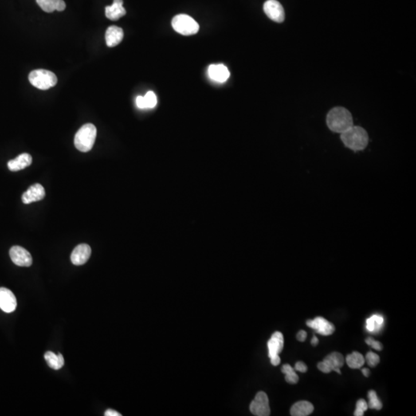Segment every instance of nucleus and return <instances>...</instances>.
Listing matches in <instances>:
<instances>
[{"instance_id": "obj_31", "label": "nucleus", "mask_w": 416, "mask_h": 416, "mask_svg": "<svg viewBox=\"0 0 416 416\" xmlns=\"http://www.w3.org/2000/svg\"><path fill=\"white\" fill-rule=\"evenodd\" d=\"M136 103L137 106H138L139 109H147V107H146V103H145L144 96H138V97H137Z\"/></svg>"}, {"instance_id": "obj_9", "label": "nucleus", "mask_w": 416, "mask_h": 416, "mask_svg": "<svg viewBox=\"0 0 416 416\" xmlns=\"http://www.w3.org/2000/svg\"><path fill=\"white\" fill-rule=\"evenodd\" d=\"M12 261L20 267H29L33 264V257L27 250L20 246L12 247L9 251Z\"/></svg>"}, {"instance_id": "obj_18", "label": "nucleus", "mask_w": 416, "mask_h": 416, "mask_svg": "<svg viewBox=\"0 0 416 416\" xmlns=\"http://www.w3.org/2000/svg\"><path fill=\"white\" fill-rule=\"evenodd\" d=\"M123 0H114L111 6H107L105 9L106 17L109 20H118L126 15L127 12L123 6Z\"/></svg>"}, {"instance_id": "obj_1", "label": "nucleus", "mask_w": 416, "mask_h": 416, "mask_svg": "<svg viewBox=\"0 0 416 416\" xmlns=\"http://www.w3.org/2000/svg\"><path fill=\"white\" fill-rule=\"evenodd\" d=\"M326 123L330 131L340 134L354 125L351 113L342 107L331 109L327 114Z\"/></svg>"}, {"instance_id": "obj_33", "label": "nucleus", "mask_w": 416, "mask_h": 416, "mask_svg": "<svg viewBox=\"0 0 416 416\" xmlns=\"http://www.w3.org/2000/svg\"><path fill=\"white\" fill-rule=\"evenodd\" d=\"M306 338H307V332L305 331H299L297 335V339L299 342H304L305 341Z\"/></svg>"}, {"instance_id": "obj_30", "label": "nucleus", "mask_w": 416, "mask_h": 416, "mask_svg": "<svg viewBox=\"0 0 416 416\" xmlns=\"http://www.w3.org/2000/svg\"><path fill=\"white\" fill-rule=\"evenodd\" d=\"M295 370L300 371V372H306L308 370V367L306 366L305 364L302 362H298L295 364Z\"/></svg>"}, {"instance_id": "obj_22", "label": "nucleus", "mask_w": 416, "mask_h": 416, "mask_svg": "<svg viewBox=\"0 0 416 416\" xmlns=\"http://www.w3.org/2000/svg\"><path fill=\"white\" fill-rule=\"evenodd\" d=\"M365 362L366 360L363 355L358 351H354L346 357V362L348 367L351 369H361L364 366Z\"/></svg>"}, {"instance_id": "obj_20", "label": "nucleus", "mask_w": 416, "mask_h": 416, "mask_svg": "<svg viewBox=\"0 0 416 416\" xmlns=\"http://www.w3.org/2000/svg\"><path fill=\"white\" fill-rule=\"evenodd\" d=\"M48 366L54 370H59L64 366V358L62 354H55L53 351H46L44 355Z\"/></svg>"}, {"instance_id": "obj_24", "label": "nucleus", "mask_w": 416, "mask_h": 416, "mask_svg": "<svg viewBox=\"0 0 416 416\" xmlns=\"http://www.w3.org/2000/svg\"><path fill=\"white\" fill-rule=\"evenodd\" d=\"M369 403L368 406L370 409H376V410H381L382 409V403L377 396L375 392L373 390L369 392Z\"/></svg>"}, {"instance_id": "obj_15", "label": "nucleus", "mask_w": 416, "mask_h": 416, "mask_svg": "<svg viewBox=\"0 0 416 416\" xmlns=\"http://www.w3.org/2000/svg\"><path fill=\"white\" fill-rule=\"evenodd\" d=\"M208 75L214 81L225 83L230 77V72L223 64H211L208 68Z\"/></svg>"}, {"instance_id": "obj_21", "label": "nucleus", "mask_w": 416, "mask_h": 416, "mask_svg": "<svg viewBox=\"0 0 416 416\" xmlns=\"http://www.w3.org/2000/svg\"><path fill=\"white\" fill-rule=\"evenodd\" d=\"M384 319L382 315H374L366 321V328L369 332L374 334L381 331Z\"/></svg>"}, {"instance_id": "obj_35", "label": "nucleus", "mask_w": 416, "mask_h": 416, "mask_svg": "<svg viewBox=\"0 0 416 416\" xmlns=\"http://www.w3.org/2000/svg\"><path fill=\"white\" fill-rule=\"evenodd\" d=\"M311 343L312 346H316L317 345L319 344V339L316 336H314L313 339H311Z\"/></svg>"}, {"instance_id": "obj_25", "label": "nucleus", "mask_w": 416, "mask_h": 416, "mask_svg": "<svg viewBox=\"0 0 416 416\" xmlns=\"http://www.w3.org/2000/svg\"><path fill=\"white\" fill-rule=\"evenodd\" d=\"M36 2L46 13H53L56 10V0H36Z\"/></svg>"}, {"instance_id": "obj_36", "label": "nucleus", "mask_w": 416, "mask_h": 416, "mask_svg": "<svg viewBox=\"0 0 416 416\" xmlns=\"http://www.w3.org/2000/svg\"><path fill=\"white\" fill-rule=\"evenodd\" d=\"M362 373H363L364 375L366 377H369V374H370V371H369L368 369H363L362 370Z\"/></svg>"}, {"instance_id": "obj_32", "label": "nucleus", "mask_w": 416, "mask_h": 416, "mask_svg": "<svg viewBox=\"0 0 416 416\" xmlns=\"http://www.w3.org/2000/svg\"><path fill=\"white\" fill-rule=\"evenodd\" d=\"M66 9V3L64 0H56V10L59 12L64 11Z\"/></svg>"}, {"instance_id": "obj_17", "label": "nucleus", "mask_w": 416, "mask_h": 416, "mask_svg": "<svg viewBox=\"0 0 416 416\" xmlns=\"http://www.w3.org/2000/svg\"><path fill=\"white\" fill-rule=\"evenodd\" d=\"M32 162H33V158L31 157L30 154L24 153V154L19 155L15 159L9 161L8 162V168L13 172L19 171V170H23V169L30 166Z\"/></svg>"}, {"instance_id": "obj_28", "label": "nucleus", "mask_w": 416, "mask_h": 416, "mask_svg": "<svg viewBox=\"0 0 416 416\" xmlns=\"http://www.w3.org/2000/svg\"><path fill=\"white\" fill-rule=\"evenodd\" d=\"M368 406L367 402L364 399H359L356 403V409H355L354 416H363L364 413L367 410Z\"/></svg>"}, {"instance_id": "obj_29", "label": "nucleus", "mask_w": 416, "mask_h": 416, "mask_svg": "<svg viewBox=\"0 0 416 416\" xmlns=\"http://www.w3.org/2000/svg\"><path fill=\"white\" fill-rule=\"evenodd\" d=\"M366 344L369 345V346H371V347H373L374 349L377 350V351H382V348H383V346L381 344L380 342H377V341L373 339L372 338H368L366 340Z\"/></svg>"}, {"instance_id": "obj_4", "label": "nucleus", "mask_w": 416, "mask_h": 416, "mask_svg": "<svg viewBox=\"0 0 416 416\" xmlns=\"http://www.w3.org/2000/svg\"><path fill=\"white\" fill-rule=\"evenodd\" d=\"M29 80L36 88L46 91L53 87L57 83V77L53 72L46 69H36L29 75Z\"/></svg>"}, {"instance_id": "obj_16", "label": "nucleus", "mask_w": 416, "mask_h": 416, "mask_svg": "<svg viewBox=\"0 0 416 416\" xmlns=\"http://www.w3.org/2000/svg\"><path fill=\"white\" fill-rule=\"evenodd\" d=\"M123 38V31L116 25H111L106 31L105 39L109 47H114L121 43Z\"/></svg>"}, {"instance_id": "obj_7", "label": "nucleus", "mask_w": 416, "mask_h": 416, "mask_svg": "<svg viewBox=\"0 0 416 416\" xmlns=\"http://www.w3.org/2000/svg\"><path fill=\"white\" fill-rule=\"evenodd\" d=\"M345 363V358L340 353H331L324 358V360L318 364V369L324 373L335 371L341 374L340 369Z\"/></svg>"}, {"instance_id": "obj_13", "label": "nucleus", "mask_w": 416, "mask_h": 416, "mask_svg": "<svg viewBox=\"0 0 416 416\" xmlns=\"http://www.w3.org/2000/svg\"><path fill=\"white\" fill-rule=\"evenodd\" d=\"M91 255V248L87 244H79L71 254L70 259L74 265H83Z\"/></svg>"}, {"instance_id": "obj_10", "label": "nucleus", "mask_w": 416, "mask_h": 416, "mask_svg": "<svg viewBox=\"0 0 416 416\" xmlns=\"http://www.w3.org/2000/svg\"><path fill=\"white\" fill-rule=\"evenodd\" d=\"M264 11L268 18L276 23H282L285 18L284 8L277 0H268L264 2Z\"/></svg>"}, {"instance_id": "obj_27", "label": "nucleus", "mask_w": 416, "mask_h": 416, "mask_svg": "<svg viewBox=\"0 0 416 416\" xmlns=\"http://www.w3.org/2000/svg\"><path fill=\"white\" fill-rule=\"evenodd\" d=\"M366 359L368 365L371 368H374L378 366V364L380 362L379 356L377 354H375V353L372 352V351H369V352L367 353Z\"/></svg>"}, {"instance_id": "obj_12", "label": "nucleus", "mask_w": 416, "mask_h": 416, "mask_svg": "<svg viewBox=\"0 0 416 416\" xmlns=\"http://www.w3.org/2000/svg\"><path fill=\"white\" fill-rule=\"evenodd\" d=\"M17 300L14 294L6 288H0V308L6 312L11 313L16 310Z\"/></svg>"}, {"instance_id": "obj_19", "label": "nucleus", "mask_w": 416, "mask_h": 416, "mask_svg": "<svg viewBox=\"0 0 416 416\" xmlns=\"http://www.w3.org/2000/svg\"><path fill=\"white\" fill-rule=\"evenodd\" d=\"M314 406L311 402L300 401L292 405L291 415L292 416H307L313 413Z\"/></svg>"}, {"instance_id": "obj_34", "label": "nucleus", "mask_w": 416, "mask_h": 416, "mask_svg": "<svg viewBox=\"0 0 416 416\" xmlns=\"http://www.w3.org/2000/svg\"><path fill=\"white\" fill-rule=\"evenodd\" d=\"M104 416H121V414H119V413H117V412H116V411L113 410V409H108V410L106 411V413H104Z\"/></svg>"}, {"instance_id": "obj_11", "label": "nucleus", "mask_w": 416, "mask_h": 416, "mask_svg": "<svg viewBox=\"0 0 416 416\" xmlns=\"http://www.w3.org/2000/svg\"><path fill=\"white\" fill-rule=\"evenodd\" d=\"M306 324L308 327L315 329L320 335L324 336L332 335L333 333L335 332L334 324L322 317H317L314 320L307 321Z\"/></svg>"}, {"instance_id": "obj_14", "label": "nucleus", "mask_w": 416, "mask_h": 416, "mask_svg": "<svg viewBox=\"0 0 416 416\" xmlns=\"http://www.w3.org/2000/svg\"><path fill=\"white\" fill-rule=\"evenodd\" d=\"M45 196L46 192L44 186L40 184H34L29 186L28 190L23 194L22 201L25 205H29L31 203L41 201Z\"/></svg>"}, {"instance_id": "obj_26", "label": "nucleus", "mask_w": 416, "mask_h": 416, "mask_svg": "<svg viewBox=\"0 0 416 416\" xmlns=\"http://www.w3.org/2000/svg\"><path fill=\"white\" fill-rule=\"evenodd\" d=\"M144 100L147 109L154 108L158 103V99L153 91H149L147 92V94L145 95Z\"/></svg>"}, {"instance_id": "obj_3", "label": "nucleus", "mask_w": 416, "mask_h": 416, "mask_svg": "<svg viewBox=\"0 0 416 416\" xmlns=\"http://www.w3.org/2000/svg\"><path fill=\"white\" fill-rule=\"evenodd\" d=\"M96 138V127L92 123H87L75 135V147L81 152H88L93 147Z\"/></svg>"}, {"instance_id": "obj_23", "label": "nucleus", "mask_w": 416, "mask_h": 416, "mask_svg": "<svg viewBox=\"0 0 416 416\" xmlns=\"http://www.w3.org/2000/svg\"><path fill=\"white\" fill-rule=\"evenodd\" d=\"M281 371L286 374V382L290 384H296L299 382V376L295 371V369L291 367L288 364H286L282 366Z\"/></svg>"}, {"instance_id": "obj_8", "label": "nucleus", "mask_w": 416, "mask_h": 416, "mask_svg": "<svg viewBox=\"0 0 416 416\" xmlns=\"http://www.w3.org/2000/svg\"><path fill=\"white\" fill-rule=\"evenodd\" d=\"M250 411L252 414L257 416H268L271 414L269 400L264 392H259L255 398L250 405Z\"/></svg>"}, {"instance_id": "obj_5", "label": "nucleus", "mask_w": 416, "mask_h": 416, "mask_svg": "<svg viewBox=\"0 0 416 416\" xmlns=\"http://www.w3.org/2000/svg\"><path fill=\"white\" fill-rule=\"evenodd\" d=\"M172 26L176 32L184 36H191L199 31L200 26L188 15H177L172 20Z\"/></svg>"}, {"instance_id": "obj_2", "label": "nucleus", "mask_w": 416, "mask_h": 416, "mask_svg": "<svg viewBox=\"0 0 416 416\" xmlns=\"http://www.w3.org/2000/svg\"><path fill=\"white\" fill-rule=\"evenodd\" d=\"M341 139L346 147L354 151H360L366 149L369 142L367 131L362 127L354 125L341 134Z\"/></svg>"}, {"instance_id": "obj_6", "label": "nucleus", "mask_w": 416, "mask_h": 416, "mask_svg": "<svg viewBox=\"0 0 416 416\" xmlns=\"http://www.w3.org/2000/svg\"><path fill=\"white\" fill-rule=\"evenodd\" d=\"M268 356L271 359V363L273 366H278L280 362L279 354L282 351L284 347V337L282 334L276 331L272 335V338L268 341Z\"/></svg>"}]
</instances>
